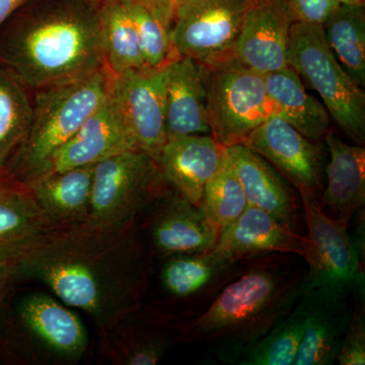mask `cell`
I'll return each mask as SVG.
<instances>
[{"mask_svg":"<svg viewBox=\"0 0 365 365\" xmlns=\"http://www.w3.org/2000/svg\"><path fill=\"white\" fill-rule=\"evenodd\" d=\"M153 257L138 222L116 227L85 225L41 235L21 250L23 278L47 285L98 330L143 304L150 289Z\"/></svg>","mask_w":365,"mask_h":365,"instance_id":"1","label":"cell"},{"mask_svg":"<svg viewBox=\"0 0 365 365\" xmlns=\"http://www.w3.org/2000/svg\"><path fill=\"white\" fill-rule=\"evenodd\" d=\"M32 0L0 28V64L31 91L88 78L106 66L98 6Z\"/></svg>","mask_w":365,"mask_h":365,"instance_id":"2","label":"cell"},{"mask_svg":"<svg viewBox=\"0 0 365 365\" xmlns=\"http://www.w3.org/2000/svg\"><path fill=\"white\" fill-rule=\"evenodd\" d=\"M299 258L272 254L242 261L208 306L184 319L181 343L205 345L222 361L237 364L304 294L307 268Z\"/></svg>","mask_w":365,"mask_h":365,"instance_id":"3","label":"cell"},{"mask_svg":"<svg viewBox=\"0 0 365 365\" xmlns=\"http://www.w3.org/2000/svg\"><path fill=\"white\" fill-rule=\"evenodd\" d=\"M111 76L104 68L79 81L32 91L30 127L4 168L7 174L23 184L32 180L102 105L109 93Z\"/></svg>","mask_w":365,"mask_h":365,"instance_id":"4","label":"cell"},{"mask_svg":"<svg viewBox=\"0 0 365 365\" xmlns=\"http://www.w3.org/2000/svg\"><path fill=\"white\" fill-rule=\"evenodd\" d=\"M11 352L21 364H74L83 359L88 338L78 314L61 302L34 292L18 300L9 319Z\"/></svg>","mask_w":365,"mask_h":365,"instance_id":"5","label":"cell"},{"mask_svg":"<svg viewBox=\"0 0 365 365\" xmlns=\"http://www.w3.org/2000/svg\"><path fill=\"white\" fill-rule=\"evenodd\" d=\"M288 66L318 91L330 117L355 144L365 143V93L346 73L316 24L295 21L290 29Z\"/></svg>","mask_w":365,"mask_h":365,"instance_id":"6","label":"cell"},{"mask_svg":"<svg viewBox=\"0 0 365 365\" xmlns=\"http://www.w3.org/2000/svg\"><path fill=\"white\" fill-rule=\"evenodd\" d=\"M168 184L155 158L139 148L106 158L95 165L86 223L116 227L138 222Z\"/></svg>","mask_w":365,"mask_h":365,"instance_id":"7","label":"cell"},{"mask_svg":"<svg viewBox=\"0 0 365 365\" xmlns=\"http://www.w3.org/2000/svg\"><path fill=\"white\" fill-rule=\"evenodd\" d=\"M206 66L211 135L225 148L242 143L257 127L274 116L264 74L234 58Z\"/></svg>","mask_w":365,"mask_h":365,"instance_id":"8","label":"cell"},{"mask_svg":"<svg viewBox=\"0 0 365 365\" xmlns=\"http://www.w3.org/2000/svg\"><path fill=\"white\" fill-rule=\"evenodd\" d=\"M299 194L309 242L304 290L326 287L356 292L364 288V255L355 246L349 225L327 215L314 194Z\"/></svg>","mask_w":365,"mask_h":365,"instance_id":"9","label":"cell"},{"mask_svg":"<svg viewBox=\"0 0 365 365\" xmlns=\"http://www.w3.org/2000/svg\"><path fill=\"white\" fill-rule=\"evenodd\" d=\"M256 0H187L170 29L177 57L205 66L232 58L242 21Z\"/></svg>","mask_w":365,"mask_h":365,"instance_id":"10","label":"cell"},{"mask_svg":"<svg viewBox=\"0 0 365 365\" xmlns=\"http://www.w3.org/2000/svg\"><path fill=\"white\" fill-rule=\"evenodd\" d=\"M138 228L151 257L158 260L212 251L220 237L202 209L170 184L148 204Z\"/></svg>","mask_w":365,"mask_h":365,"instance_id":"11","label":"cell"},{"mask_svg":"<svg viewBox=\"0 0 365 365\" xmlns=\"http://www.w3.org/2000/svg\"><path fill=\"white\" fill-rule=\"evenodd\" d=\"M180 314L141 304L98 330V351L108 364L155 365L181 344Z\"/></svg>","mask_w":365,"mask_h":365,"instance_id":"12","label":"cell"},{"mask_svg":"<svg viewBox=\"0 0 365 365\" xmlns=\"http://www.w3.org/2000/svg\"><path fill=\"white\" fill-rule=\"evenodd\" d=\"M168 66L113 74L109 95L116 104L134 146L155 158L167 141L165 88Z\"/></svg>","mask_w":365,"mask_h":365,"instance_id":"13","label":"cell"},{"mask_svg":"<svg viewBox=\"0 0 365 365\" xmlns=\"http://www.w3.org/2000/svg\"><path fill=\"white\" fill-rule=\"evenodd\" d=\"M242 143L270 163L297 192H309L319 198L326 168L322 144L307 138L278 116L268 118Z\"/></svg>","mask_w":365,"mask_h":365,"instance_id":"14","label":"cell"},{"mask_svg":"<svg viewBox=\"0 0 365 365\" xmlns=\"http://www.w3.org/2000/svg\"><path fill=\"white\" fill-rule=\"evenodd\" d=\"M158 285L163 299L178 307L205 309L241 270L242 261L216 252L173 255L160 259Z\"/></svg>","mask_w":365,"mask_h":365,"instance_id":"15","label":"cell"},{"mask_svg":"<svg viewBox=\"0 0 365 365\" xmlns=\"http://www.w3.org/2000/svg\"><path fill=\"white\" fill-rule=\"evenodd\" d=\"M354 294L326 287L304 290L299 300L304 312V337L294 365L335 364L352 319L354 302L350 304V297Z\"/></svg>","mask_w":365,"mask_h":365,"instance_id":"16","label":"cell"},{"mask_svg":"<svg viewBox=\"0 0 365 365\" xmlns=\"http://www.w3.org/2000/svg\"><path fill=\"white\" fill-rule=\"evenodd\" d=\"M294 21L285 0H256L245 16L232 58L262 74L287 68L288 41Z\"/></svg>","mask_w":365,"mask_h":365,"instance_id":"17","label":"cell"},{"mask_svg":"<svg viewBox=\"0 0 365 365\" xmlns=\"http://www.w3.org/2000/svg\"><path fill=\"white\" fill-rule=\"evenodd\" d=\"M131 148H136L116 104L108 93L102 105L53 153L34 178L48 173L96 165Z\"/></svg>","mask_w":365,"mask_h":365,"instance_id":"18","label":"cell"},{"mask_svg":"<svg viewBox=\"0 0 365 365\" xmlns=\"http://www.w3.org/2000/svg\"><path fill=\"white\" fill-rule=\"evenodd\" d=\"M225 150L241 182L248 205L265 211L299 232L302 209L297 189L270 163L246 144L227 146Z\"/></svg>","mask_w":365,"mask_h":365,"instance_id":"19","label":"cell"},{"mask_svg":"<svg viewBox=\"0 0 365 365\" xmlns=\"http://www.w3.org/2000/svg\"><path fill=\"white\" fill-rule=\"evenodd\" d=\"M213 251L241 262L272 254L295 255L306 260L309 242L261 209L248 205L235 222L225 228Z\"/></svg>","mask_w":365,"mask_h":365,"instance_id":"20","label":"cell"},{"mask_svg":"<svg viewBox=\"0 0 365 365\" xmlns=\"http://www.w3.org/2000/svg\"><path fill=\"white\" fill-rule=\"evenodd\" d=\"M167 135H211L208 113V68L189 57L168 66L165 88Z\"/></svg>","mask_w":365,"mask_h":365,"instance_id":"21","label":"cell"},{"mask_svg":"<svg viewBox=\"0 0 365 365\" xmlns=\"http://www.w3.org/2000/svg\"><path fill=\"white\" fill-rule=\"evenodd\" d=\"M225 148L212 135L168 137L157 160L165 181L198 205L220 168Z\"/></svg>","mask_w":365,"mask_h":365,"instance_id":"22","label":"cell"},{"mask_svg":"<svg viewBox=\"0 0 365 365\" xmlns=\"http://www.w3.org/2000/svg\"><path fill=\"white\" fill-rule=\"evenodd\" d=\"M329 151L326 185L319 198L327 215L346 225L365 205V150L346 143L333 132L324 137Z\"/></svg>","mask_w":365,"mask_h":365,"instance_id":"23","label":"cell"},{"mask_svg":"<svg viewBox=\"0 0 365 365\" xmlns=\"http://www.w3.org/2000/svg\"><path fill=\"white\" fill-rule=\"evenodd\" d=\"M95 165L48 173L25 185L55 230L88 222Z\"/></svg>","mask_w":365,"mask_h":365,"instance_id":"24","label":"cell"},{"mask_svg":"<svg viewBox=\"0 0 365 365\" xmlns=\"http://www.w3.org/2000/svg\"><path fill=\"white\" fill-rule=\"evenodd\" d=\"M274 116L282 118L311 140L318 141L330 131V114L325 106L309 95L292 67L264 74Z\"/></svg>","mask_w":365,"mask_h":365,"instance_id":"25","label":"cell"},{"mask_svg":"<svg viewBox=\"0 0 365 365\" xmlns=\"http://www.w3.org/2000/svg\"><path fill=\"white\" fill-rule=\"evenodd\" d=\"M54 230L26 185L0 170V250L23 248Z\"/></svg>","mask_w":365,"mask_h":365,"instance_id":"26","label":"cell"},{"mask_svg":"<svg viewBox=\"0 0 365 365\" xmlns=\"http://www.w3.org/2000/svg\"><path fill=\"white\" fill-rule=\"evenodd\" d=\"M331 51L350 78L365 86L364 6L340 4L322 25Z\"/></svg>","mask_w":365,"mask_h":365,"instance_id":"27","label":"cell"},{"mask_svg":"<svg viewBox=\"0 0 365 365\" xmlns=\"http://www.w3.org/2000/svg\"><path fill=\"white\" fill-rule=\"evenodd\" d=\"M106 66L113 74L148 68L135 26L122 0H107L98 9Z\"/></svg>","mask_w":365,"mask_h":365,"instance_id":"28","label":"cell"},{"mask_svg":"<svg viewBox=\"0 0 365 365\" xmlns=\"http://www.w3.org/2000/svg\"><path fill=\"white\" fill-rule=\"evenodd\" d=\"M33 112V93L0 64V170L25 138Z\"/></svg>","mask_w":365,"mask_h":365,"instance_id":"29","label":"cell"},{"mask_svg":"<svg viewBox=\"0 0 365 365\" xmlns=\"http://www.w3.org/2000/svg\"><path fill=\"white\" fill-rule=\"evenodd\" d=\"M302 337L304 312L297 302L294 309L257 341L237 364L294 365Z\"/></svg>","mask_w":365,"mask_h":365,"instance_id":"30","label":"cell"},{"mask_svg":"<svg viewBox=\"0 0 365 365\" xmlns=\"http://www.w3.org/2000/svg\"><path fill=\"white\" fill-rule=\"evenodd\" d=\"M199 207L202 209L204 215L220 234L248 207L241 182L235 174L227 150L215 176L204 189Z\"/></svg>","mask_w":365,"mask_h":365,"instance_id":"31","label":"cell"},{"mask_svg":"<svg viewBox=\"0 0 365 365\" xmlns=\"http://www.w3.org/2000/svg\"><path fill=\"white\" fill-rule=\"evenodd\" d=\"M130 16L148 68H160L176 58L170 34L150 9L136 0H122Z\"/></svg>","mask_w":365,"mask_h":365,"instance_id":"32","label":"cell"},{"mask_svg":"<svg viewBox=\"0 0 365 365\" xmlns=\"http://www.w3.org/2000/svg\"><path fill=\"white\" fill-rule=\"evenodd\" d=\"M336 361L340 365L365 364L364 288L355 292L352 319L341 342Z\"/></svg>","mask_w":365,"mask_h":365,"instance_id":"33","label":"cell"},{"mask_svg":"<svg viewBox=\"0 0 365 365\" xmlns=\"http://www.w3.org/2000/svg\"><path fill=\"white\" fill-rule=\"evenodd\" d=\"M295 21L323 25L340 6L335 0H285Z\"/></svg>","mask_w":365,"mask_h":365,"instance_id":"34","label":"cell"},{"mask_svg":"<svg viewBox=\"0 0 365 365\" xmlns=\"http://www.w3.org/2000/svg\"><path fill=\"white\" fill-rule=\"evenodd\" d=\"M21 249L0 250V304L11 294L14 285L23 279Z\"/></svg>","mask_w":365,"mask_h":365,"instance_id":"35","label":"cell"},{"mask_svg":"<svg viewBox=\"0 0 365 365\" xmlns=\"http://www.w3.org/2000/svg\"><path fill=\"white\" fill-rule=\"evenodd\" d=\"M186 1L187 0H153V4H155L153 14L169 34L176 19L178 11Z\"/></svg>","mask_w":365,"mask_h":365,"instance_id":"36","label":"cell"},{"mask_svg":"<svg viewBox=\"0 0 365 365\" xmlns=\"http://www.w3.org/2000/svg\"><path fill=\"white\" fill-rule=\"evenodd\" d=\"M31 0H0V28Z\"/></svg>","mask_w":365,"mask_h":365,"instance_id":"37","label":"cell"},{"mask_svg":"<svg viewBox=\"0 0 365 365\" xmlns=\"http://www.w3.org/2000/svg\"><path fill=\"white\" fill-rule=\"evenodd\" d=\"M335 1L343 6H364V0H335Z\"/></svg>","mask_w":365,"mask_h":365,"instance_id":"38","label":"cell"},{"mask_svg":"<svg viewBox=\"0 0 365 365\" xmlns=\"http://www.w3.org/2000/svg\"><path fill=\"white\" fill-rule=\"evenodd\" d=\"M136 1L140 2L143 6L148 7L151 13L155 14V4H153V0H136ZM155 16V14H153Z\"/></svg>","mask_w":365,"mask_h":365,"instance_id":"39","label":"cell"},{"mask_svg":"<svg viewBox=\"0 0 365 365\" xmlns=\"http://www.w3.org/2000/svg\"><path fill=\"white\" fill-rule=\"evenodd\" d=\"M86 1L91 2V4H96V6H100L101 4H104L107 0H86Z\"/></svg>","mask_w":365,"mask_h":365,"instance_id":"40","label":"cell"}]
</instances>
